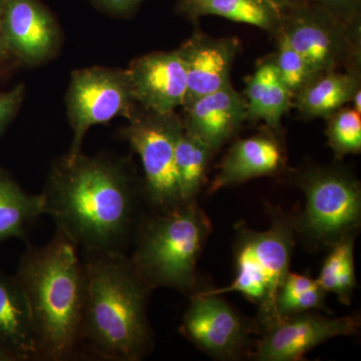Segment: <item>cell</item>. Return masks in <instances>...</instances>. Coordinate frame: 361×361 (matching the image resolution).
I'll return each mask as SVG.
<instances>
[{"instance_id":"cell-1","label":"cell","mask_w":361,"mask_h":361,"mask_svg":"<svg viewBox=\"0 0 361 361\" xmlns=\"http://www.w3.org/2000/svg\"><path fill=\"white\" fill-rule=\"evenodd\" d=\"M42 194L44 215L80 251L128 254L146 215L130 161L108 153L66 154L52 164Z\"/></svg>"},{"instance_id":"cell-2","label":"cell","mask_w":361,"mask_h":361,"mask_svg":"<svg viewBox=\"0 0 361 361\" xmlns=\"http://www.w3.org/2000/svg\"><path fill=\"white\" fill-rule=\"evenodd\" d=\"M85 302L80 327L82 355L108 361H140L153 350L149 322L152 290L128 254L80 251Z\"/></svg>"},{"instance_id":"cell-3","label":"cell","mask_w":361,"mask_h":361,"mask_svg":"<svg viewBox=\"0 0 361 361\" xmlns=\"http://www.w3.org/2000/svg\"><path fill=\"white\" fill-rule=\"evenodd\" d=\"M16 277L30 305L39 360L82 356L85 274L77 244L56 230L49 243L27 247Z\"/></svg>"},{"instance_id":"cell-4","label":"cell","mask_w":361,"mask_h":361,"mask_svg":"<svg viewBox=\"0 0 361 361\" xmlns=\"http://www.w3.org/2000/svg\"><path fill=\"white\" fill-rule=\"evenodd\" d=\"M212 224L197 202L142 218L128 254L152 291L171 288L191 296L196 292V267Z\"/></svg>"},{"instance_id":"cell-5","label":"cell","mask_w":361,"mask_h":361,"mask_svg":"<svg viewBox=\"0 0 361 361\" xmlns=\"http://www.w3.org/2000/svg\"><path fill=\"white\" fill-rule=\"evenodd\" d=\"M271 220L270 227L265 231L252 230L244 222L236 225L234 280L223 288L204 291L217 295L241 293L258 306L259 323L263 329L276 320L275 300L288 274L296 240L293 219L275 210Z\"/></svg>"},{"instance_id":"cell-6","label":"cell","mask_w":361,"mask_h":361,"mask_svg":"<svg viewBox=\"0 0 361 361\" xmlns=\"http://www.w3.org/2000/svg\"><path fill=\"white\" fill-rule=\"evenodd\" d=\"M295 180L305 196V205L293 219L294 230L308 250L331 249L356 235L361 220V187L355 175L341 167L315 166L299 173Z\"/></svg>"},{"instance_id":"cell-7","label":"cell","mask_w":361,"mask_h":361,"mask_svg":"<svg viewBox=\"0 0 361 361\" xmlns=\"http://www.w3.org/2000/svg\"><path fill=\"white\" fill-rule=\"evenodd\" d=\"M126 127L123 140L140 156L142 193L149 212H166L182 205L175 168L176 147L182 135V116L176 111L159 114L137 106Z\"/></svg>"},{"instance_id":"cell-8","label":"cell","mask_w":361,"mask_h":361,"mask_svg":"<svg viewBox=\"0 0 361 361\" xmlns=\"http://www.w3.org/2000/svg\"><path fill=\"white\" fill-rule=\"evenodd\" d=\"M281 32L316 73H360L361 27L346 25L322 6L303 1L282 8Z\"/></svg>"},{"instance_id":"cell-9","label":"cell","mask_w":361,"mask_h":361,"mask_svg":"<svg viewBox=\"0 0 361 361\" xmlns=\"http://www.w3.org/2000/svg\"><path fill=\"white\" fill-rule=\"evenodd\" d=\"M73 141L68 155L82 152L85 135L94 126L116 118L129 120L139 104L135 102L127 70L92 68L75 71L66 97Z\"/></svg>"},{"instance_id":"cell-10","label":"cell","mask_w":361,"mask_h":361,"mask_svg":"<svg viewBox=\"0 0 361 361\" xmlns=\"http://www.w3.org/2000/svg\"><path fill=\"white\" fill-rule=\"evenodd\" d=\"M357 315L327 317L316 312L281 318L266 327L254 357L260 361L300 360L311 349L337 336L357 334Z\"/></svg>"},{"instance_id":"cell-11","label":"cell","mask_w":361,"mask_h":361,"mask_svg":"<svg viewBox=\"0 0 361 361\" xmlns=\"http://www.w3.org/2000/svg\"><path fill=\"white\" fill-rule=\"evenodd\" d=\"M180 332L207 355L232 360L248 341V324L221 295L195 292L183 317Z\"/></svg>"},{"instance_id":"cell-12","label":"cell","mask_w":361,"mask_h":361,"mask_svg":"<svg viewBox=\"0 0 361 361\" xmlns=\"http://www.w3.org/2000/svg\"><path fill=\"white\" fill-rule=\"evenodd\" d=\"M4 32L13 59L26 66L49 61L61 44L58 23L37 0H6Z\"/></svg>"},{"instance_id":"cell-13","label":"cell","mask_w":361,"mask_h":361,"mask_svg":"<svg viewBox=\"0 0 361 361\" xmlns=\"http://www.w3.org/2000/svg\"><path fill=\"white\" fill-rule=\"evenodd\" d=\"M127 71L135 102L144 110L167 114L184 104L187 75L178 49L145 54Z\"/></svg>"},{"instance_id":"cell-14","label":"cell","mask_w":361,"mask_h":361,"mask_svg":"<svg viewBox=\"0 0 361 361\" xmlns=\"http://www.w3.org/2000/svg\"><path fill=\"white\" fill-rule=\"evenodd\" d=\"M187 75L184 104L231 84L233 63L240 51L235 37L216 39L201 32L193 33L179 49Z\"/></svg>"},{"instance_id":"cell-15","label":"cell","mask_w":361,"mask_h":361,"mask_svg":"<svg viewBox=\"0 0 361 361\" xmlns=\"http://www.w3.org/2000/svg\"><path fill=\"white\" fill-rule=\"evenodd\" d=\"M183 109L184 129L205 142L215 153L248 121L246 97L231 84L198 97Z\"/></svg>"},{"instance_id":"cell-16","label":"cell","mask_w":361,"mask_h":361,"mask_svg":"<svg viewBox=\"0 0 361 361\" xmlns=\"http://www.w3.org/2000/svg\"><path fill=\"white\" fill-rule=\"evenodd\" d=\"M285 160L277 135L262 133L237 140L223 158L209 192L211 194L225 187L241 184L264 176H275L283 170Z\"/></svg>"},{"instance_id":"cell-17","label":"cell","mask_w":361,"mask_h":361,"mask_svg":"<svg viewBox=\"0 0 361 361\" xmlns=\"http://www.w3.org/2000/svg\"><path fill=\"white\" fill-rule=\"evenodd\" d=\"M0 348L20 361L39 360L32 314L18 278L0 270Z\"/></svg>"},{"instance_id":"cell-18","label":"cell","mask_w":361,"mask_h":361,"mask_svg":"<svg viewBox=\"0 0 361 361\" xmlns=\"http://www.w3.org/2000/svg\"><path fill=\"white\" fill-rule=\"evenodd\" d=\"M247 120L264 121L268 129L278 135L282 116L293 106V96L282 82L272 56L262 59L247 82Z\"/></svg>"},{"instance_id":"cell-19","label":"cell","mask_w":361,"mask_h":361,"mask_svg":"<svg viewBox=\"0 0 361 361\" xmlns=\"http://www.w3.org/2000/svg\"><path fill=\"white\" fill-rule=\"evenodd\" d=\"M177 8L189 20L221 16L256 26L273 37L281 28V9L271 0H179Z\"/></svg>"},{"instance_id":"cell-20","label":"cell","mask_w":361,"mask_h":361,"mask_svg":"<svg viewBox=\"0 0 361 361\" xmlns=\"http://www.w3.org/2000/svg\"><path fill=\"white\" fill-rule=\"evenodd\" d=\"M361 89L360 73L332 71L320 73L293 99L305 118H326L351 103Z\"/></svg>"},{"instance_id":"cell-21","label":"cell","mask_w":361,"mask_h":361,"mask_svg":"<svg viewBox=\"0 0 361 361\" xmlns=\"http://www.w3.org/2000/svg\"><path fill=\"white\" fill-rule=\"evenodd\" d=\"M44 215L42 193H26L7 171L0 167V244L25 239L35 221Z\"/></svg>"},{"instance_id":"cell-22","label":"cell","mask_w":361,"mask_h":361,"mask_svg":"<svg viewBox=\"0 0 361 361\" xmlns=\"http://www.w3.org/2000/svg\"><path fill=\"white\" fill-rule=\"evenodd\" d=\"M215 152L184 129L175 154L176 175L183 203H194L205 182L207 169Z\"/></svg>"},{"instance_id":"cell-23","label":"cell","mask_w":361,"mask_h":361,"mask_svg":"<svg viewBox=\"0 0 361 361\" xmlns=\"http://www.w3.org/2000/svg\"><path fill=\"white\" fill-rule=\"evenodd\" d=\"M346 237L336 244L323 263L316 281L325 292H332L339 302L349 305L356 287L355 267V239Z\"/></svg>"},{"instance_id":"cell-24","label":"cell","mask_w":361,"mask_h":361,"mask_svg":"<svg viewBox=\"0 0 361 361\" xmlns=\"http://www.w3.org/2000/svg\"><path fill=\"white\" fill-rule=\"evenodd\" d=\"M325 293L316 279L289 271L275 300L276 320L307 311L324 310Z\"/></svg>"},{"instance_id":"cell-25","label":"cell","mask_w":361,"mask_h":361,"mask_svg":"<svg viewBox=\"0 0 361 361\" xmlns=\"http://www.w3.org/2000/svg\"><path fill=\"white\" fill-rule=\"evenodd\" d=\"M274 37L277 42L276 51L271 56L282 82L294 99L320 73H316L302 54L289 44L281 28Z\"/></svg>"},{"instance_id":"cell-26","label":"cell","mask_w":361,"mask_h":361,"mask_svg":"<svg viewBox=\"0 0 361 361\" xmlns=\"http://www.w3.org/2000/svg\"><path fill=\"white\" fill-rule=\"evenodd\" d=\"M327 121V145L336 158L356 155L361 152V114L353 106H343Z\"/></svg>"},{"instance_id":"cell-27","label":"cell","mask_w":361,"mask_h":361,"mask_svg":"<svg viewBox=\"0 0 361 361\" xmlns=\"http://www.w3.org/2000/svg\"><path fill=\"white\" fill-rule=\"evenodd\" d=\"M329 11L346 25L361 27V0H307Z\"/></svg>"},{"instance_id":"cell-28","label":"cell","mask_w":361,"mask_h":361,"mask_svg":"<svg viewBox=\"0 0 361 361\" xmlns=\"http://www.w3.org/2000/svg\"><path fill=\"white\" fill-rule=\"evenodd\" d=\"M25 85H18L0 94V135L16 118L25 99Z\"/></svg>"},{"instance_id":"cell-29","label":"cell","mask_w":361,"mask_h":361,"mask_svg":"<svg viewBox=\"0 0 361 361\" xmlns=\"http://www.w3.org/2000/svg\"><path fill=\"white\" fill-rule=\"evenodd\" d=\"M94 1L110 13L126 14L134 11L142 0H94Z\"/></svg>"},{"instance_id":"cell-30","label":"cell","mask_w":361,"mask_h":361,"mask_svg":"<svg viewBox=\"0 0 361 361\" xmlns=\"http://www.w3.org/2000/svg\"><path fill=\"white\" fill-rule=\"evenodd\" d=\"M4 8H6V0H0V71L14 59L6 44L4 32Z\"/></svg>"},{"instance_id":"cell-31","label":"cell","mask_w":361,"mask_h":361,"mask_svg":"<svg viewBox=\"0 0 361 361\" xmlns=\"http://www.w3.org/2000/svg\"><path fill=\"white\" fill-rule=\"evenodd\" d=\"M273 4H276L280 9L285 8V7H288L291 6H294V4H300V2L307 1V0H271Z\"/></svg>"},{"instance_id":"cell-32","label":"cell","mask_w":361,"mask_h":361,"mask_svg":"<svg viewBox=\"0 0 361 361\" xmlns=\"http://www.w3.org/2000/svg\"><path fill=\"white\" fill-rule=\"evenodd\" d=\"M361 89L358 90L357 92H355V96H353V99H351V104H353V108L355 110L357 111L358 113L361 114Z\"/></svg>"}]
</instances>
